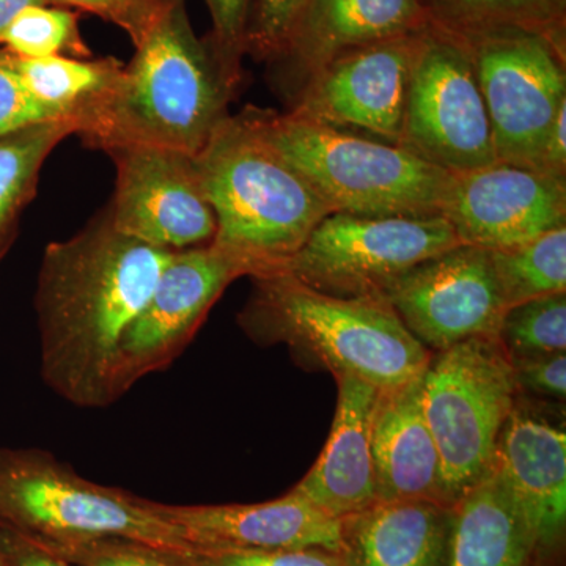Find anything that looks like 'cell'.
<instances>
[{
  "label": "cell",
  "mask_w": 566,
  "mask_h": 566,
  "mask_svg": "<svg viewBox=\"0 0 566 566\" xmlns=\"http://www.w3.org/2000/svg\"><path fill=\"white\" fill-rule=\"evenodd\" d=\"M169 256L118 232L107 211L70 240L48 244L35 312L41 379L52 392L77 408L115 403L118 346Z\"/></svg>",
  "instance_id": "obj_1"
},
{
  "label": "cell",
  "mask_w": 566,
  "mask_h": 566,
  "mask_svg": "<svg viewBox=\"0 0 566 566\" xmlns=\"http://www.w3.org/2000/svg\"><path fill=\"white\" fill-rule=\"evenodd\" d=\"M134 46L115 84L77 117V134L104 151L150 145L199 155L229 117L241 74L196 35L185 0H170Z\"/></svg>",
  "instance_id": "obj_2"
},
{
  "label": "cell",
  "mask_w": 566,
  "mask_h": 566,
  "mask_svg": "<svg viewBox=\"0 0 566 566\" xmlns=\"http://www.w3.org/2000/svg\"><path fill=\"white\" fill-rule=\"evenodd\" d=\"M251 279V296L238 315L241 329L255 344L285 345L297 364L390 389L430 363L433 353L385 300L331 296L286 271Z\"/></svg>",
  "instance_id": "obj_3"
},
{
  "label": "cell",
  "mask_w": 566,
  "mask_h": 566,
  "mask_svg": "<svg viewBox=\"0 0 566 566\" xmlns=\"http://www.w3.org/2000/svg\"><path fill=\"white\" fill-rule=\"evenodd\" d=\"M196 158L216 218L211 244L244 263L249 277L283 271L329 205L253 129L229 115Z\"/></svg>",
  "instance_id": "obj_4"
},
{
  "label": "cell",
  "mask_w": 566,
  "mask_h": 566,
  "mask_svg": "<svg viewBox=\"0 0 566 566\" xmlns=\"http://www.w3.org/2000/svg\"><path fill=\"white\" fill-rule=\"evenodd\" d=\"M244 117L293 166L333 212L356 216H442L457 175L400 145L335 128L292 112L249 106Z\"/></svg>",
  "instance_id": "obj_5"
},
{
  "label": "cell",
  "mask_w": 566,
  "mask_h": 566,
  "mask_svg": "<svg viewBox=\"0 0 566 566\" xmlns=\"http://www.w3.org/2000/svg\"><path fill=\"white\" fill-rule=\"evenodd\" d=\"M0 521L44 545L128 538L193 551L151 501L84 479L41 449L0 447Z\"/></svg>",
  "instance_id": "obj_6"
},
{
  "label": "cell",
  "mask_w": 566,
  "mask_h": 566,
  "mask_svg": "<svg viewBox=\"0 0 566 566\" xmlns=\"http://www.w3.org/2000/svg\"><path fill=\"white\" fill-rule=\"evenodd\" d=\"M422 392L447 499L455 506L493 472L499 436L521 394L512 360L497 337L468 338L431 354Z\"/></svg>",
  "instance_id": "obj_7"
},
{
  "label": "cell",
  "mask_w": 566,
  "mask_h": 566,
  "mask_svg": "<svg viewBox=\"0 0 566 566\" xmlns=\"http://www.w3.org/2000/svg\"><path fill=\"white\" fill-rule=\"evenodd\" d=\"M457 35L474 62L497 161L542 172L547 133L566 103L565 48L523 29Z\"/></svg>",
  "instance_id": "obj_8"
},
{
  "label": "cell",
  "mask_w": 566,
  "mask_h": 566,
  "mask_svg": "<svg viewBox=\"0 0 566 566\" xmlns=\"http://www.w3.org/2000/svg\"><path fill=\"white\" fill-rule=\"evenodd\" d=\"M398 145L452 175L497 163L471 54L431 21L417 43Z\"/></svg>",
  "instance_id": "obj_9"
},
{
  "label": "cell",
  "mask_w": 566,
  "mask_h": 566,
  "mask_svg": "<svg viewBox=\"0 0 566 566\" xmlns=\"http://www.w3.org/2000/svg\"><path fill=\"white\" fill-rule=\"evenodd\" d=\"M461 245L442 216L397 218L333 212L286 264V273L331 296L382 300L406 271Z\"/></svg>",
  "instance_id": "obj_10"
},
{
  "label": "cell",
  "mask_w": 566,
  "mask_h": 566,
  "mask_svg": "<svg viewBox=\"0 0 566 566\" xmlns=\"http://www.w3.org/2000/svg\"><path fill=\"white\" fill-rule=\"evenodd\" d=\"M240 277H249L248 266L211 243L170 252L147 304L118 346L115 401L140 379L169 368L191 345L227 286Z\"/></svg>",
  "instance_id": "obj_11"
},
{
  "label": "cell",
  "mask_w": 566,
  "mask_h": 566,
  "mask_svg": "<svg viewBox=\"0 0 566 566\" xmlns=\"http://www.w3.org/2000/svg\"><path fill=\"white\" fill-rule=\"evenodd\" d=\"M382 300L431 353L472 337H499L506 312L491 251L465 244L406 271Z\"/></svg>",
  "instance_id": "obj_12"
},
{
  "label": "cell",
  "mask_w": 566,
  "mask_h": 566,
  "mask_svg": "<svg viewBox=\"0 0 566 566\" xmlns=\"http://www.w3.org/2000/svg\"><path fill=\"white\" fill-rule=\"evenodd\" d=\"M106 153L117 169L106 211L118 232L167 252L211 243L214 212L193 156L150 145H120Z\"/></svg>",
  "instance_id": "obj_13"
},
{
  "label": "cell",
  "mask_w": 566,
  "mask_h": 566,
  "mask_svg": "<svg viewBox=\"0 0 566 566\" xmlns=\"http://www.w3.org/2000/svg\"><path fill=\"white\" fill-rule=\"evenodd\" d=\"M420 32L338 55L301 85L290 112L398 145Z\"/></svg>",
  "instance_id": "obj_14"
},
{
  "label": "cell",
  "mask_w": 566,
  "mask_h": 566,
  "mask_svg": "<svg viewBox=\"0 0 566 566\" xmlns=\"http://www.w3.org/2000/svg\"><path fill=\"white\" fill-rule=\"evenodd\" d=\"M444 218L461 244L517 248L566 226V180L497 161L457 175Z\"/></svg>",
  "instance_id": "obj_15"
},
{
  "label": "cell",
  "mask_w": 566,
  "mask_h": 566,
  "mask_svg": "<svg viewBox=\"0 0 566 566\" xmlns=\"http://www.w3.org/2000/svg\"><path fill=\"white\" fill-rule=\"evenodd\" d=\"M493 471L502 476L515 497L547 566L565 542L564 420L520 394L499 436Z\"/></svg>",
  "instance_id": "obj_16"
},
{
  "label": "cell",
  "mask_w": 566,
  "mask_h": 566,
  "mask_svg": "<svg viewBox=\"0 0 566 566\" xmlns=\"http://www.w3.org/2000/svg\"><path fill=\"white\" fill-rule=\"evenodd\" d=\"M164 520L181 528L192 549H303L340 553V521L292 490L260 504L172 505L151 501Z\"/></svg>",
  "instance_id": "obj_17"
},
{
  "label": "cell",
  "mask_w": 566,
  "mask_h": 566,
  "mask_svg": "<svg viewBox=\"0 0 566 566\" xmlns=\"http://www.w3.org/2000/svg\"><path fill=\"white\" fill-rule=\"evenodd\" d=\"M423 0H307L281 62L293 95L315 71L345 52L423 31Z\"/></svg>",
  "instance_id": "obj_18"
},
{
  "label": "cell",
  "mask_w": 566,
  "mask_h": 566,
  "mask_svg": "<svg viewBox=\"0 0 566 566\" xmlns=\"http://www.w3.org/2000/svg\"><path fill=\"white\" fill-rule=\"evenodd\" d=\"M337 409L326 446L311 471L293 488L327 516L340 521L378 502L371 423L378 387L338 376Z\"/></svg>",
  "instance_id": "obj_19"
},
{
  "label": "cell",
  "mask_w": 566,
  "mask_h": 566,
  "mask_svg": "<svg viewBox=\"0 0 566 566\" xmlns=\"http://www.w3.org/2000/svg\"><path fill=\"white\" fill-rule=\"evenodd\" d=\"M423 371L405 385L379 390L376 398L371 452L378 502L450 505L441 455L423 411Z\"/></svg>",
  "instance_id": "obj_20"
},
{
  "label": "cell",
  "mask_w": 566,
  "mask_h": 566,
  "mask_svg": "<svg viewBox=\"0 0 566 566\" xmlns=\"http://www.w3.org/2000/svg\"><path fill=\"white\" fill-rule=\"evenodd\" d=\"M455 506L431 501L376 502L340 520L349 566H450Z\"/></svg>",
  "instance_id": "obj_21"
},
{
  "label": "cell",
  "mask_w": 566,
  "mask_h": 566,
  "mask_svg": "<svg viewBox=\"0 0 566 566\" xmlns=\"http://www.w3.org/2000/svg\"><path fill=\"white\" fill-rule=\"evenodd\" d=\"M450 566H546L515 497L495 471L455 505Z\"/></svg>",
  "instance_id": "obj_22"
},
{
  "label": "cell",
  "mask_w": 566,
  "mask_h": 566,
  "mask_svg": "<svg viewBox=\"0 0 566 566\" xmlns=\"http://www.w3.org/2000/svg\"><path fill=\"white\" fill-rule=\"evenodd\" d=\"M71 134H77V122L62 118L0 137V262L17 240L22 211L35 197L44 161Z\"/></svg>",
  "instance_id": "obj_23"
},
{
  "label": "cell",
  "mask_w": 566,
  "mask_h": 566,
  "mask_svg": "<svg viewBox=\"0 0 566 566\" xmlns=\"http://www.w3.org/2000/svg\"><path fill=\"white\" fill-rule=\"evenodd\" d=\"M430 21L450 32L513 28L565 48L566 0H423Z\"/></svg>",
  "instance_id": "obj_24"
},
{
  "label": "cell",
  "mask_w": 566,
  "mask_h": 566,
  "mask_svg": "<svg viewBox=\"0 0 566 566\" xmlns=\"http://www.w3.org/2000/svg\"><path fill=\"white\" fill-rule=\"evenodd\" d=\"M17 59L18 71L29 91L46 104L59 107L70 117H80L93 103L109 91L120 76L123 65L117 59H77L52 55L44 59Z\"/></svg>",
  "instance_id": "obj_25"
},
{
  "label": "cell",
  "mask_w": 566,
  "mask_h": 566,
  "mask_svg": "<svg viewBox=\"0 0 566 566\" xmlns=\"http://www.w3.org/2000/svg\"><path fill=\"white\" fill-rule=\"evenodd\" d=\"M506 311L536 297L566 293V226L506 251H491Z\"/></svg>",
  "instance_id": "obj_26"
},
{
  "label": "cell",
  "mask_w": 566,
  "mask_h": 566,
  "mask_svg": "<svg viewBox=\"0 0 566 566\" xmlns=\"http://www.w3.org/2000/svg\"><path fill=\"white\" fill-rule=\"evenodd\" d=\"M3 50L20 59H44L52 55L88 59L92 51L82 40L74 11L59 7H25L0 35Z\"/></svg>",
  "instance_id": "obj_27"
},
{
  "label": "cell",
  "mask_w": 566,
  "mask_h": 566,
  "mask_svg": "<svg viewBox=\"0 0 566 566\" xmlns=\"http://www.w3.org/2000/svg\"><path fill=\"white\" fill-rule=\"evenodd\" d=\"M499 340L509 356L566 352V293L513 305L502 319Z\"/></svg>",
  "instance_id": "obj_28"
},
{
  "label": "cell",
  "mask_w": 566,
  "mask_h": 566,
  "mask_svg": "<svg viewBox=\"0 0 566 566\" xmlns=\"http://www.w3.org/2000/svg\"><path fill=\"white\" fill-rule=\"evenodd\" d=\"M44 546L76 566H203L193 553H182L137 539L99 538Z\"/></svg>",
  "instance_id": "obj_29"
},
{
  "label": "cell",
  "mask_w": 566,
  "mask_h": 566,
  "mask_svg": "<svg viewBox=\"0 0 566 566\" xmlns=\"http://www.w3.org/2000/svg\"><path fill=\"white\" fill-rule=\"evenodd\" d=\"M62 118L73 117L36 98L22 81L14 55L0 50V137Z\"/></svg>",
  "instance_id": "obj_30"
},
{
  "label": "cell",
  "mask_w": 566,
  "mask_h": 566,
  "mask_svg": "<svg viewBox=\"0 0 566 566\" xmlns=\"http://www.w3.org/2000/svg\"><path fill=\"white\" fill-rule=\"evenodd\" d=\"M307 0H252L245 52L260 61H279Z\"/></svg>",
  "instance_id": "obj_31"
},
{
  "label": "cell",
  "mask_w": 566,
  "mask_h": 566,
  "mask_svg": "<svg viewBox=\"0 0 566 566\" xmlns=\"http://www.w3.org/2000/svg\"><path fill=\"white\" fill-rule=\"evenodd\" d=\"M203 566H349L337 551L303 549H193Z\"/></svg>",
  "instance_id": "obj_32"
},
{
  "label": "cell",
  "mask_w": 566,
  "mask_h": 566,
  "mask_svg": "<svg viewBox=\"0 0 566 566\" xmlns=\"http://www.w3.org/2000/svg\"><path fill=\"white\" fill-rule=\"evenodd\" d=\"M212 21L211 43L227 69L241 74L252 0H205Z\"/></svg>",
  "instance_id": "obj_33"
},
{
  "label": "cell",
  "mask_w": 566,
  "mask_h": 566,
  "mask_svg": "<svg viewBox=\"0 0 566 566\" xmlns=\"http://www.w3.org/2000/svg\"><path fill=\"white\" fill-rule=\"evenodd\" d=\"M517 389L521 394L538 395L564 401L566 397V354L546 353L532 356H510Z\"/></svg>",
  "instance_id": "obj_34"
},
{
  "label": "cell",
  "mask_w": 566,
  "mask_h": 566,
  "mask_svg": "<svg viewBox=\"0 0 566 566\" xmlns=\"http://www.w3.org/2000/svg\"><path fill=\"white\" fill-rule=\"evenodd\" d=\"M98 14L103 20L114 22L132 36L133 43L153 20L161 13L170 0H48Z\"/></svg>",
  "instance_id": "obj_35"
},
{
  "label": "cell",
  "mask_w": 566,
  "mask_h": 566,
  "mask_svg": "<svg viewBox=\"0 0 566 566\" xmlns=\"http://www.w3.org/2000/svg\"><path fill=\"white\" fill-rule=\"evenodd\" d=\"M3 565L6 566H76L31 536L14 531L0 521Z\"/></svg>",
  "instance_id": "obj_36"
},
{
  "label": "cell",
  "mask_w": 566,
  "mask_h": 566,
  "mask_svg": "<svg viewBox=\"0 0 566 566\" xmlns=\"http://www.w3.org/2000/svg\"><path fill=\"white\" fill-rule=\"evenodd\" d=\"M539 169L543 174L566 180V103L558 109L547 133Z\"/></svg>",
  "instance_id": "obj_37"
},
{
  "label": "cell",
  "mask_w": 566,
  "mask_h": 566,
  "mask_svg": "<svg viewBox=\"0 0 566 566\" xmlns=\"http://www.w3.org/2000/svg\"><path fill=\"white\" fill-rule=\"evenodd\" d=\"M43 3L50 2L48 0H0V35L25 7L43 6Z\"/></svg>",
  "instance_id": "obj_38"
},
{
  "label": "cell",
  "mask_w": 566,
  "mask_h": 566,
  "mask_svg": "<svg viewBox=\"0 0 566 566\" xmlns=\"http://www.w3.org/2000/svg\"><path fill=\"white\" fill-rule=\"evenodd\" d=\"M0 566H6L3 565L2 539H0Z\"/></svg>",
  "instance_id": "obj_39"
}]
</instances>
